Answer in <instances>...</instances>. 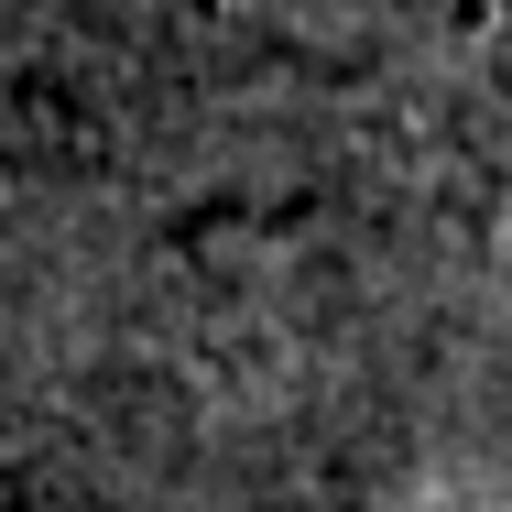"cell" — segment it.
I'll use <instances>...</instances> for the list:
<instances>
[{
    "instance_id": "6da1fadb",
    "label": "cell",
    "mask_w": 512,
    "mask_h": 512,
    "mask_svg": "<svg viewBox=\"0 0 512 512\" xmlns=\"http://www.w3.org/2000/svg\"><path fill=\"white\" fill-rule=\"evenodd\" d=\"M447 33H458V44H480V33H491V0H447Z\"/></svg>"
}]
</instances>
